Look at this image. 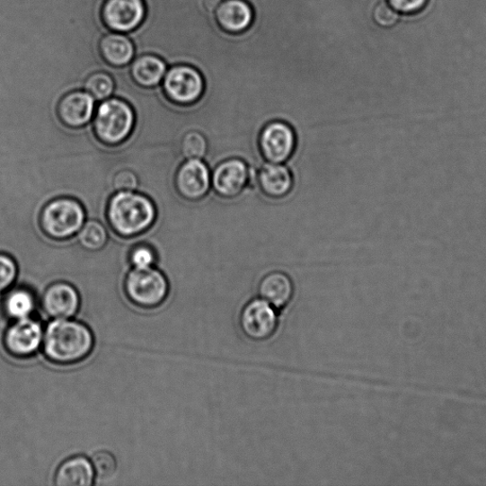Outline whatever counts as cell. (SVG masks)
Returning <instances> with one entry per match:
<instances>
[{"label": "cell", "instance_id": "6da1fadb", "mask_svg": "<svg viewBox=\"0 0 486 486\" xmlns=\"http://www.w3.org/2000/svg\"><path fill=\"white\" fill-rule=\"evenodd\" d=\"M94 348L92 330L72 318L54 320L43 334L42 349L46 358L57 365H73L85 360Z\"/></svg>", "mask_w": 486, "mask_h": 486}, {"label": "cell", "instance_id": "7a4b0ae2", "mask_svg": "<svg viewBox=\"0 0 486 486\" xmlns=\"http://www.w3.org/2000/svg\"><path fill=\"white\" fill-rule=\"evenodd\" d=\"M109 225L119 236L132 237L150 227L156 217V208L148 197L134 191L112 195L107 208Z\"/></svg>", "mask_w": 486, "mask_h": 486}, {"label": "cell", "instance_id": "3957f363", "mask_svg": "<svg viewBox=\"0 0 486 486\" xmlns=\"http://www.w3.org/2000/svg\"><path fill=\"white\" fill-rule=\"evenodd\" d=\"M136 125V113L124 99L104 100L97 109L93 130L97 138L110 146L124 142Z\"/></svg>", "mask_w": 486, "mask_h": 486}, {"label": "cell", "instance_id": "277c9868", "mask_svg": "<svg viewBox=\"0 0 486 486\" xmlns=\"http://www.w3.org/2000/svg\"><path fill=\"white\" fill-rule=\"evenodd\" d=\"M125 293L130 303L143 309L162 305L170 294V282L156 268H132L124 282Z\"/></svg>", "mask_w": 486, "mask_h": 486}, {"label": "cell", "instance_id": "5b68a950", "mask_svg": "<svg viewBox=\"0 0 486 486\" xmlns=\"http://www.w3.org/2000/svg\"><path fill=\"white\" fill-rule=\"evenodd\" d=\"M86 213L78 200L62 197L48 203L40 213V223L47 236L56 240L68 239L85 224Z\"/></svg>", "mask_w": 486, "mask_h": 486}, {"label": "cell", "instance_id": "8992f818", "mask_svg": "<svg viewBox=\"0 0 486 486\" xmlns=\"http://www.w3.org/2000/svg\"><path fill=\"white\" fill-rule=\"evenodd\" d=\"M298 148L295 128L287 121L274 119L260 131L258 149L263 162L285 163L291 161Z\"/></svg>", "mask_w": 486, "mask_h": 486}, {"label": "cell", "instance_id": "52a82bcc", "mask_svg": "<svg viewBox=\"0 0 486 486\" xmlns=\"http://www.w3.org/2000/svg\"><path fill=\"white\" fill-rule=\"evenodd\" d=\"M256 171L241 157H228L216 163L211 171L212 191L219 198L232 200L242 196Z\"/></svg>", "mask_w": 486, "mask_h": 486}, {"label": "cell", "instance_id": "ba28073f", "mask_svg": "<svg viewBox=\"0 0 486 486\" xmlns=\"http://www.w3.org/2000/svg\"><path fill=\"white\" fill-rule=\"evenodd\" d=\"M163 89L173 103L192 106L204 97L206 81L195 66L177 65L165 74Z\"/></svg>", "mask_w": 486, "mask_h": 486}, {"label": "cell", "instance_id": "9c48e42d", "mask_svg": "<svg viewBox=\"0 0 486 486\" xmlns=\"http://www.w3.org/2000/svg\"><path fill=\"white\" fill-rule=\"evenodd\" d=\"M277 311L261 297L248 301L239 317L240 328L244 337L254 342L272 339L278 329Z\"/></svg>", "mask_w": 486, "mask_h": 486}, {"label": "cell", "instance_id": "30bf717a", "mask_svg": "<svg viewBox=\"0 0 486 486\" xmlns=\"http://www.w3.org/2000/svg\"><path fill=\"white\" fill-rule=\"evenodd\" d=\"M211 167L205 160L184 161L176 174V189L190 202H203L212 191Z\"/></svg>", "mask_w": 486, "mask_h": 486}, {"label": "cell", "instance_id": "8fae6325", "mask_svg": "<svg viewBox=\"0 0 486 486\" xmlns=\"http://www.w3.org/2000/svg\"><path fill=\"white\" fill-rule=\"evenodd\" d=\"M43 334L40 323L31 317L15 321L4 332V346L13 358H28L42 347Z\"/></svg>", "mask_w": 486, "mask_h": 486}, {"label": "cell", "instance_id": "7c38bea8", "mask_svg": "<svg viewBox=\"0 0 486 486\" xmlns=\"http://www.w3.org/2000/svg\"><path fill=\"white\" fill-rule=\"evenodd\" d=\"M255 181L262 196L274 202L289 197L296 187L295 174L284 163L263 162L256 172Z\"/></svg>", "mask_w": 486, "mask_h": 486}, {"label": "cell", "instance_id": "4fadbf2b", "mask_svg": "<svg viewBox=\"0 0 486 486\" xmlns=\"http://www.w3.org/2000/svg\"><path fill=\"white\" fill-rule=\"evenodd\" d=\"M146 13L144 0H107L102 8L104 24L117 32L136 31Z\"/></svg>", "mask_w": 486, "mask_h": 486}, {"label": "cell", "instance_id": "5bb4252c", "mask_svg": "<svg viewBox=\"0 0 486 486\" xmlns=\"http://www.w3.org/2000/svg\"><path fill=\"white\" fill-rule=\"evenodd\" d=\"M81 298L73 285L66 281L55 282L44 291L41 307L52 320L73 318L79 311Z\"/></svg>", "mask_w": 486, "mask_h": 486}, {"label": "cell", "instance_id": "9a60e30c", "mask_svg": "<svg viewBox=\"0 0 486 486\" xmlns=\"http://www.w3.org/2000/svg\"><path fill=\"white\" fill-rule=\"evenodd\" d=\"M94 109L95 99L90 93L75 90L61 97L57 114L65 126L78 128L91 122Z\"/></svg>", "mask_w": 486, "mask_h": 486}, {"label": "cell", "instance_id": "2e32d148", "mask_svg": "<svg viewBox=\"0 0 486 486\" xmlns=\"http://www.w3.org/2000/svg\"><path fill=\"white\" fill-rule=\"evenodd\" d=\"M217 25L231 35H239L252 26L253 7L246 0H223L214 12Z\"/></svg>", "mask_w": 486, "mask_h": 486}, {"label": "cell", "instance_id": "e0dca14e", "mask_svg": "<svg viewBox=\"0 0 486 486\" xmlns=\"http://www.w3.org/2000/svg\"><path fill=\"white\" fill-rule=\"evenodd\" d=\"M260 296L277 310L288 306L294 297L295 284L283 271L274 270L265 274L258 284Z\"/></svg>", "mask_w": 486, "mask_h": 486}, {"label": "cell", "instance_id": "ac0fdd59", "mask_svg": "<svg viewBox=\"0 0 486 486\" xmlns=\"http://www.w3.org/2000/svg\"><path fill=\"white\" fill-rule=\"evenodd\" d=\"M95 473L92 462L84 456L64 461L57 468L55 483L58 486H91Z\"/></svg>", "mask_w": 486, "mask_h": 486}, {"label": "cell", "instance_id": "d6986e66", "mask_svg": "<svg viewBox=\"0 0 486 486\" xmlns=\"http://www.w3.org/2000/svg\"><path fill=\"white\" fill-rule=\"evenodd\" d=\"M99 51L104 61L111 66H125L136 56L132 40L123 33H108L99 44Z\"/></svg>", "mask_w": 486, "mask_h": 486}, {"label": "cell", "instance_id": "ffe728a7", "mask_svg": "<svg viewBox=\"0 0 486 486\" xmlns=\"http://www.w3.org/2000/svg\"><path fill=\"white\" fill-rule=\"evenodd\" d=\"M166 68V64L161 57L155 55H144L133 61L130 75L137 85L143 88H154L158 86L164 77Z\"/></svg>", "mask_w": 486, "mask_h": 486}, {"label": "cell", "instance_id": "44dd1931", "mask_svg": "<svg viewBox=\"0 0 486 486\" xmlns=\"http://www.w3.org/2000/svg\"><path fill=\"white\" fill-rule=\"evenodd\" d=\"M36 305L35 296L26 288H16L9 291L3 303L4 314L13 322L31 317L36 309Z\"/></svg>", "mask_w": 486, "mask_h": 486}, {"label": "cell", "instance_id": "7402d4cb", "mask_svg": "<svg viewBox=\"0 0 486 486\" xmlns=\"http://www.w3.org/2000/svg\"><path fill=\"white\" fill-rule=\"evenodd\" d=\"M180 152L184 160H204L209 152L208 139L202 131L190 130L181 139Z\"/></svg>", "mask_w": 486, "mask_h": 486}, {"label": "cell", "instance_id": "603a6c76", "mask_svg": "<svg viewBox=\"0 0 486 486\" xmlns=\"http://www.w3.org/2000/svg\"><path fill=\"white\" fill-rule=\"evenodd\" d=\"M77 234L79 243L90 251L102 250L109 239L106 226L96 220H89L84 224Z\"/></svg>", "mask_w": 486, "mask_h": 486}, {"label": "cell", "instance_id": "cb8c5ba5", "mask_svg": "<svg viewBox=\"0 0 486 486\" xmlns=\"http://www.w3.org/2000/svg\"><path fill=\"white\" fill-rule=\"evenodd\" d=\"M84 89L95 100L109 99L115 89L113 77L106 72H97L89 75L83 84Z\"/></svg>", "mask_w": 486, "mask_h": 486}, {"label": "cell", "instance_id": "d4e9b609", "mask_svg": "<svg viewBox=\"0 0 486 486\" xmlns=\"http://www.w3.org/2000/svg\"><path fill=\"white\" fill-rule=\"evenodd\" d=\"M95 477L102 480L112 477L117 469V461L110 452L106 450L97 451L92 458Z\"/></svg>", "mask_w": 486, "mask_h": 486}, {"label": "cell", "instance_id": "484cf974", "mask_svg": "<svg viewBox=\"0 0 486 486\" xmlns=\"http://www.w3.org/2000/svg\"><path fill=\"white\" fill-rule=\"evenodd\" d=\"M19 274V266L13 257L0 253V293L8 291Z\"/></svg>", "mask_w": 486, "mask_h": 486}, {"label": "cell", "instance_id": "4316f807", "mask_svg": "<svg viewBox=\"0 0 486 486\" xmlns=\"http://www.w3.org/2000/svg\"><path fill=\"white\" fill-rule=\"evenodd\" d=\"M128 261L132 268L145 270L156 264V254L149 246L137 245L131 249Z\"/></svg>", "mask_w": 486, "mask_h": 486}, {"label": "cell", "instance_id": "83f0119b", "mask_svg": "<svg viewBox=\"0 0 486 486\" xmlns=\"http://www.w3.org/2000/svg\"><path fill=\"white\" fill-rule=\"evenodd\" d=\"M112 190L119 191H137L139 186L138 177L131 171H120L112 179Z\"/></svg>", "mask_w": 486, "mask_h": 486}, {"label": "cell", "instance_id": "f1b7e54d", "mask_svg": "<svg viewBox=\"0 0 486 486\" xmlns=\"http://www.w3.org/2000/svg\"><path fill=\"white\" fill-rule=\"evenodd\" d=\"M373 15L375 22L382 27H392L399 20L398 13L390 4L384 3L376 6Z\"/></svg>", "mask_w": 486, "mask_h": 486}, {"label": "cell", "instance_id": "f546056e", "mask_svg": "<svg viewBox=\"0 0 486 486\" xmlns=\"http://www.w3.org/2000/svg\"><path fill=\"white\" fill-rule=\"evenodd\" d=\"M388 2L397 13L412 14L420 12L428 0H388Z\"/></svg>", "mask_w": 486, "mask_h": 486}, {"label": "cell", "instance_id": "4dcf8cb0", "mask_svg": "<svg viewBox=\"0 0 486 486\" xmlns=\"http://www.w3.org/2000/svg\"><path fill=\"white\" fill-rule=\"evenodd\" d=\"M222 0H204V7L209 13H214Z\"/></svg>", "mask_w": 486, "mask_h": 486}]
</instances>
